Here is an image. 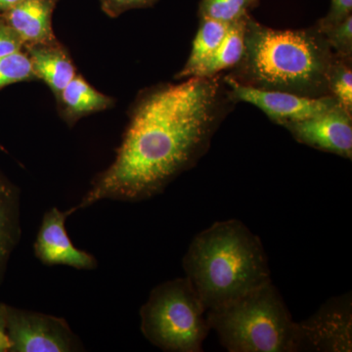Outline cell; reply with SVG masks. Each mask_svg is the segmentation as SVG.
Listing matches in <instances>:
<instances>
[{"instance_id":"18","label":"cell","mask_w":352,"mask_h":352,"mask_svg":"<svg viewBox=\"0 0 352 352\" xmlns=\"http://www.w3.org/2000/svg\"><path fill=\"white\" fill-rule=\"evenodd\" d=\"M252 9L249 0H201L200 17L232 23L249 15Z\"/></svg>"},{"instance_id":"5","label":"cell","mask_w":352,"mask_h":352,"mask_svg":"<svg viewBox=\"0 0 352 352\" xmlns=\"http://www.w3.org/2000/svg\"><path fill=\"white\" fill-rule=\"evenodd\" d=\"M141 332L168 352H201L208 333V309L191 282L176 278L157 285L140 309Z\"/></svg>"},{"instance_id":"24","label":"cell","mask_w":352,"mask_h":352,"mask_svg":"<svg viewBox=\"0 0 352 352\" xmlns=\"http://www.w3.org/2000/svg\"><path fill=\"white\" fill-rule=\"evenodd\" d=\"M7 308L8 305L0 302V352H10L11 349L7 333Z\"/></svg>"},{"instance_id":"6","label":"cell","mask_w":352,"mask_h":352,"mask_svg":"<svg viewBox=\"0 0 352 352\" xmlns=\"http://www.w3.org/2000/svg\"><path fill=\"white\" fill-rule=\"evenodd\" d=\"M7 333L10 352L85 351L82 340L61 317L8 305Z\"/></svg>"},{"instance_id":"23","label":"cell","mask_w":352,"mask_h":352,"mask_svg":"<svg viewBox=\"0 0 352 352\" xmlns=\"http://www.w3.org/2000/svg\"><path fill=\"white\" fill-rule=\"evenodd\" d=\"M352 13V0H331L330 11L317 22L321 27L337 24Z\"/></svg>"},{"instance_id":"3","label":"cell","mask_w":352,"mask_h":352,"mask_svg":"<svg viewBox=\"0 0 352 352\" xmlns=\"http://www.w3.org/2000/svg\"><path fill=\"white\" fill-rule=\"evenodd\" d=\"M183 268L208 311L271 282L263 243L237 219L214 222L197 234Z\"/></svg>"},{"instance_id":"20","label":"cell","mask_w":352,"mask_h":352,"mask_svg":"<svg viewBox=\"0 0 352 352\" xmlns=\"http://www.w3.org/2000/svg\"><path fill=\"white\" fill-rule=\"evenodd\" d=\"M316 25L338 56L352 60V14L337 24Z\"/></svg>"},{"instance_id":"15","label":"cell","mask_w":352,"mask_h":352,"mask_svg":"<svg viewBox=\"0 0 352 352\" xmlns=\"http://www.w3.org/2000/svg\"><path fill=\"white\" fill-rule=\"evenodd\" d=\"M201 22L195 38L192 43L191 53L175 80L193 78L196 72L212 56L220 43L226 38L230 23L221 22L208 17H200Z\"/></svg>"},{"instance_id":"11","label":"cell","mask_w":352,"mask_h":352,"mask_svg":"<svg viewBox=\"0 0 352 352\" xmlns=\"http://www.w3.org/2000/svg\"><path fill=\"white\" fill-rule=\"evenodd\" d=\"M55 0H23L1 14L7 25L17 34L23 46L56 39L52 30Z\"/></svg>"},{"instance_id":"16","label":"cell","mask_w":352,"mask_h":352,"mask_svg":"<svg viewBox=\"0 0 352 352\" xmlns=\"http://www.w3.org/2000/svg\"><path fill=\"white\" fill-rule=\"evenodd\" d=\"M248 16V15H247ZM245 17L230 23L226 38L212 56L196 72L198 78H212L233 69L244 53Z\"/></svg>"},{"instance_id":"7","label":"cell","mask_w":352,"mask_h":352,"mask_svg":"<svg viewBox=\"0 0 352 352\" xmlns=\"http://www.w3.org/2000/svg\"><path fill=\"white\" fill-rule=\"evenodd\" d=\"M351 294L324 303L318 311L298 323L300 351L349 352L352 351Z\"/></svg>"},{"instance_id":"2","label":"cell","mask_w":352,"mask_h":352,"mask_svg":"<svg viewBox=\"0 0 352 352\" xmlns=\"http://www.w3.org/2000/svg\"><path fill=\"white\" fill-rule=\"evenodd\" d=\"M338 55L316 25L275 30L245 18V47L226 78L252 88L319 98L332 96L331 69Z\"/></svg>"},{"instance_id":"19","label":"cell","mask_w":352,"mask_h":352,"mask_svg":"<svg viewBox=\"0 0 352 352\" xmlns=\"http://www.w3.org/2000/svg\"><path fill=\"white\" fill-rule=\"evenodd\" d=\"M31 60L25 51L0 58V89L13 83L36 80Z\"/></svg>"},{"instance_id":"14","label":"cell","mask_w":352,"mask_h":352,"mask_svg":"<svg viewBox=\"0 0 352 352\" xmlns=\"http://www.w3.org/2000/svg\"><path fill=\"white\" fill-rule=\"evenodd\" d=\"M57 101L63 119L69 126L83 117L107 110L113 105L111 97L95 89L80 75H76L67 85Z\"/></svg>"},{"instance_id":"8","label":"cell","mask_w":352,"mask_h":352,"mask_svg":"<svg viewBox=\"0 0 352 352\" xmlns=\"http://www.w3.org/2000/svg\"><path fill=\"white\" fill-rule=\"evenodd\" d=\"M223 80L236 103L247 102L256 106L279 126H283L287 122L309 119L340 106L333 96L311 98L288 92L245 87L224 75Z\"/></svg>"},{"instance_id":"12","label":"cell","mask_w":352,"mask_h":352,"mask_svg":"<svg viewBox=\"0 0 352 352\" xmlns=\"http://www.w3.org/2000/svg\"><path fill=\"white\" fill-rule=\"evenodd\" d=\"M24 48L36 78L45 82L57 99L76 75L75 65L69 53L57 39Z\"/></svg>"},{"instance_id":"13","label":"cell","mask_w":352,"mask_h":352,"mask_svg":"<svg viewBox=\"0 0 352 352\" xmlns=\"http://www.w3.org/2000/svg\"><path fill=\"white\" fill-rule=\"evenodd\" d=\"M20 196V189L0 173V286L22 236Z\"/></svg>"},{"instance_id":"1","label":"cell","mask_w":352,"mask_h":352,"mask_svg":"<svg viewBox=\"0 0 352 352\" xmlns=\"http://www.w3.org/2000/svg\"><path fill=\"white\" fill-rule=\"evenodd\" d=\"M236 104L222 74L142 90L129 111L115 161L69 214L102 200L136 203L163 193L207 154Z\"/></svg>"},{"instance_id":"4","label":"cell","mask_w":352,"mask_h":352,"mask_svg":"<svg viewBox=\"0 0 352 352\" xmlns=\"http://www.w3.org/2000/svg\"><path fill=\"white\" fill-rule=\"evenodd\" d=\"M208 320L228 351H300L298 323L272 282L208 310Z\"/></svg>"},{"instance_id":"17","label":"cell","mask_w":352,"mask_h":352,"mask_svg":"<svg viewBox=\"0 0 352 352\" xmlns=\"http://www.w3.org/2000/svg\"><path fill=\"white\" fill-rule=\"evenodd\" d=\"M329 88L340 107L352 113V60L337 56L331 69Z\"/></svg>"},{"instance_id":"9","label":"cell","mask_w":352,"mask_h":352,"mask_svg":"<svg viewBox=\"0 0 352 352\" xmlns=\"http://www.w3.org/2000/svg\"><path fill=\"white\" fill-rule=\"evenodd\" d=\"M281 126L300 144L352 159V113L340 106L309 119L287 122Z\"/></svg>"},{"instance_id":"25","label":"cell","mask_w":352,"mask_h":352,"mask_svg":"<svg viewBox=\"0 0 352 352\" xmlns=\"http://www.w3.org/2000/svg\"><path fill=\"white\" fill-rule=\"evenodd\" d=\"M22 1L23 0H0V15Z\"/></svg>"},{"instance_id":"21","label":"cell","mask_w":352,"mask_h":352,"mask_svg":"<svg viewBox=\"0 0 352 352\" xmlns=\"http://www.w3.org/2000/svg\"><path fill=\"white\" fill-rule=\"evenodd\" d=\"M157 0H101L102 9L110 17L116 18L132 9L154 6Z\"/></svg>"},{"instance_id":"22","label":"cell","mask_w":352,"mask_h":352,"mask_svg":"<svg viewBox=\"0 0 352 352\" xmlns=\"http://www.w3.org/2000/svg\"><path fill=\"white\" fill-rule=\"evenodd\" d=\"M23 48L24 46L17 34L0 17V58L18 52Z\"/></svg>"},{"instance_id":"26","label":"cell","mask_w":352,"mask_h":352,"mask_svg":"<svg viewBox=\"0 0 352 352\" xmlns=\"http://www.w3.org/2000/svg\"><path fill=\"white\" fill-rule=\"evenodd\" d=\"M249 1H250V3H251L252 9H254V7L258 6L259 0H249Z\"/></svg>"},{"instance_id":"10","label":"cell","mask_w":352,"mask_h":352,"mask_svg":"<svg viewBox=\"0 0 352 352\" xmlns=\"http://www.w3.org/2000/svg\"><path fill=\"white\" fill-rule=\"evenodd\" d=\"M68 210L54 207L44 214L36 242L34 256L44 265H64L78 270H94L98 266L90 252L78 249L69 239L66 229Z\"/></svg>"}]
</instances>
